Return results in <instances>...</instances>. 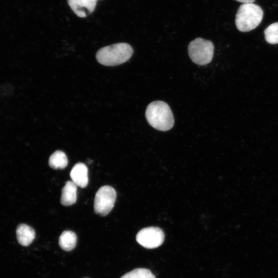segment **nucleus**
I'll return each mask as SVG.
<instances>
[{
    "instance_id": "nucleus-7",
    "label": "nucleus",
    "mask_w": 278,
    "mask_h": 278,
    "mask_svg": "<svg viewBox=\"0 0 278 278\" xmlns=\"http://www.w3.org/2000/svg\"><path fill=\"white\" fill-rule=\"evenodd\" d=\"M96 2L92 0H67V3L72 10L81 18L86 17L93 12Z\"/></svg>"
},
{
    "instance_id": "nucleus-9",
    "label": "nucleus",
    "mask_w": 278,
    "mask_h": 278,
    "mask_svg": "<svg viewBox=\"0 0 278 278\" xmlns=\"http://www.w3.org/2000/svg\"><path fill=\"white\" fill-rule=\"evenodd\" d=\"M16 234L19 243L24 247L31 244L36 236L34 229L26 224H19L16 230Z\"/></svg>"
},
{
    "instance_id": "nucleus-14",
    "label": "nucleus",
    "mask_w": 278,
    "mask_h": 278,
    "mask_svg": "<svg viewBox=\"0 0 278 278\" xmlns=\"http://www.w3.org/2000/svg\"><path fill=\"white\" fill-rule=\"evenodd\" d=\"M120 278H156L155 276L149 269L136 268L126 273Z\"/></svg>"
},
{
    "instance_id": "nucleus-2",
    "label": "nucleus",
    "mask_w": 278,
    "mask_h": 278,
    "mask_svg": "<svg viewBox=\"0 0 278 278\" xmlns=\"http://www.w3.org/2000/svg\"><path fill=\"white\" fill-rule=\"evenodd\" d=\"M133 53L132 47L126 43H119L100 48L97 53V61L105 66H113L127 61Z\"/></svg>"
},
{
    "instance_id": "nucleus-1",
    "label": "nucleus",
    "mask_w": 278,
    "mask_h": 278,
    "mask_svg": "<svg viewBox=\"0 0 278 278\" xmlns=\"http://www.w3.org/2000/svg\"><path fill=\"white\" fill-rule=\"evenodd\" d=\"M145 116L154 128L163 131L170 130L174 125V117L169 106L163 101H154L146 108Z\"/></svg>"
},
{
    "instance_id": "nucleus-6",
    "label": "nucleus",
    "mask_w": 278,
    "mask_h": 278,
    "mask_svg": "<svg viewBox=\"0 0 278 278\" xmlns=\"http://www.w3.org/2000/svg\"><path fill=\"white\" fill-rule=\"evenodd\" d=\"M164 238L163 231L155 227L142 229L136 236L137 242L147 249H153L160 246L164 242Z\"/></svg>"
},
{
    "instance_id": "nucleus-5",
    "label": "nucleus",
    "mask_w": 278,
    "mask_h": 278,
    "mask_svg": "<svg viewBox=\"0 0 278 278\" xmlns=\"http://www.w3.org/2000/svg\"><path fill=\"white\" fill-rule=\"evenodd\" d=\"M116 193L112 186L105 185L99 188L95 194L94 209L96 214L105 216L112 210Z\"/></svg>"
},
{
    "instance_id": "nucleus-13",
    "label": "nucleus",
    "mask_w": 278,
    "mask_h": 278,
    "mask_svg": "<svg viewBox=\"0 0 278 278\" xmlns=\"http://www.w3.org/2000/svg\"><path fill=\"white\" fill-rule=\"evenodd\" d=\"M265 38L267 42L271 44L278 43V22L268 26L264 31Z\"/></svg>"
},
{
    "instance_id": "nucleus-8",
    "label": "nucleus",
    "mask_w": 278,
    "mask_h": 278,
    "mask_svg": "<svg viewBox=\"0 0 278 278\" xmlns=\"http://www.w3.org/2000/svg\"><path fill=\"white\" fill-rule=\"evenodd\" d=\"M72 181L77 186L85 187L88 184V169L82 163H78L73 167L70 172Z\"/></svg>"
},
{
    "instance_id": "nucleus-11",
    "label": "nucleus",
    "mask_w": 278,
    "mask_h": 278,
    "mask_svg": "<svg viewBox=\"0 0 278 278\" xmlns=\"http://www.w3.org/2000/svg\"><path fill=\"white\" fill-rule=\"evenodd\" d=\"M77 235L72 231H63L59 238V245L65 251H70L74 249L77 244Z\"/></svg>"
},
{
    "instance_id": "nucleus-10",
    "label": "nucleus",
    "mask_w": 278,
    "mask_h": 278,
    "mask_svg": "<svg viewBox=\"0 0 278 278\" xmlns=\"http://www.w3.org/2000/svg\"><path fill=\"white\" fill-rule=\"evenodd\" d=\"M77 186L72 181H67L61 192L60 202L64 206L74 204L77 200Z\"/></svg>"
},
{
    "instance_id": "nucleus-3",
    "label": "nucleus",
    "mask_w": 278,
    "mask_h": 278,
    "mask_svg": "<svg viewBox=\"0 0 278 278\" xmlns=\"http://www.w3.org/2000/svg\"><path fill=\"white\" fill-rule=\"evenodd\" d=\"M264 15L263 9L254 3L243 4L237 11L235 24L238 30L247 32L255 29L261 23Z\"/></svg>"
},
{
    "instance_id": "nucleus-4",
    "label": "nucleus",
    "mask_w": 278,
    "mask_h": 278,
    "mask_svg": "<svg viewBox=\"0 0 278 278\" xmlns=\"http://www.w3.org/2000/svg\"><path fill=\"white\" fill-rule=\"evenodd\" d=\"M214 46L213 43L201 38H198L190 42L188 53L192 61L200 65H206L212 60Z\"/></svg>"
},
{
    "instance_id": "nucleus-16",
    "label": "nucleus",
    "mask_w": 278,
    "mask_h": 278,
    "mask_svg": "<svg viewBox=\"0 0 278 278\" xmlns=\"http://www.w3.org/2000/svg\"><path fill=\"white\" fill-rule=\"evenodd\" d=\"M92 1H96V2H97V0H92Z\"/></svg>"
},
{
    "instance_id": "nucleus-15",
    "label": "nucleus",
    "mask_w": 278,
    "mask_h": 278,
    "mask_svg": "<svg viewBox=\"0 0 278 278\" xmlns=\"http://www.w3.org/2000/svg\"><path fill=\"white\" fill-rule=\"evenodd\" d=\"M237 2L242 3L244 4L253 3L255 0H235Z\"/></svg>"
},
{
    "instance_id": "nucleus-12",
    "label": "nucleus",
    "mask_w": 278,
    "mask_h": 278,
    "mask_svg": "<svg viewBox=\"0 0 278 278\" xmlns=\"http://www.w3.org/2000/svg\"><path fill=\"white\" fill-rule=\"evenodd\" d=\"M68 164V160L65 153L61 150H57L49 157V166L55 169H63Z\"/></svg>"
}]
</instances>
